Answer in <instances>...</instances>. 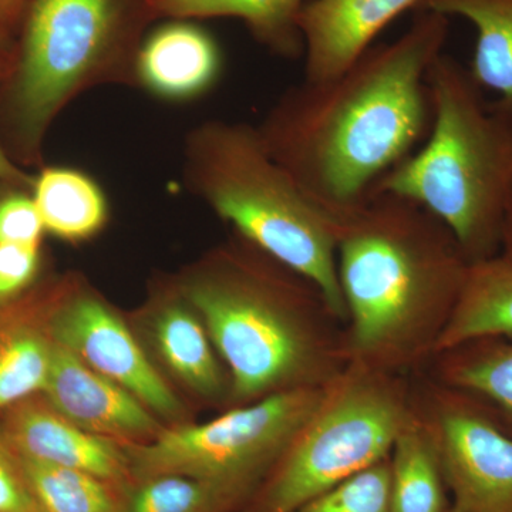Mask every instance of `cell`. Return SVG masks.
I'll list each match as a JSON object with an SVG mask.
<instances>
[{
	"label": "cell",
	"mask_w": 512,
	"mask_h": 512,
	"mask_svg": "<svg viewBox=\"0 0 512 512\" xmlns=\"http://www.w3.org/2000/svg\"><path fill=\"white\" fill-rule=\"evenodd\" d=\"M419 9L468 20L476 29L471 76L512 104V0H424Z\"/></svg>",
	"instance_id": "obj_22"
},
{
	"label": "cell",
	"mask_w": 512,
	"mask_h": 512,
	"mask_svg": "<svg viewBox=\"0 0 512 512\" xmlns=\"http://www.w3.org/2000/svg\"><path fill=\"white\" fill-rule=\"evenodd\" d=\"M46 232L70 244L90 241L106 228L110 205L92 175L73 167L42 168L32 187Z\"/></svg>",
	"instance_id": "obj_18"
},
{
	"label": "cell",
	"mask_w": 512,
	"mask_h": 512,
	"mask_svg": "<svg viewBox=\"0 0 512 512\" xmlns=\"http://www.w3.org/2000/svg\"><path fill=\"white\" fill-rule=\"evenodd\" d=\"M10 64H12V62L0 63V82H2L6 74H8ZM33 181H35V177L23 171L20 165L10 158L8 151L0 144V183L32 191Z\"/></svg>",
	"instance_id": "obj_29"
},
{
	"label": "cell",
	"mask_w": 512,
	"mask_h": 512,
	"mask_svg": "<svg viewBox=\"0 0 512 512\" xmlns=\"http://www.w3.org/2000/svg\"><path fill=\"white\" fill-rule=\"evenodd\" d=\"M0 512H37L18 454L0 436Z\"/></svg>",
	"instance_id": "obj_28"
},
{
	"label": "cell",
	"mask_w": 512,
	"mask_h": 512,
	"mask_svg": "<svg viewBox=\"0 0 512 512\" xmlns=\"http://www.w3.org/2000/svg\"><path fill=\"white\" fill-rule=\"evenodd\" d=\"M417 10L402 36L373 45L338 76L302 80L256 126L276 163L332 217L366 204L429 134L427 74L444 52L450 18Z\"/></svg>",
	"instance_id": "obj_1"
},
{
	"label": "cell",
	"mask_w": 512,
	"mask_h": 512,
	"mask_svg": "<svg viewBox=\"0 0 512 512\" xmlns=\"http://www.w3.org/2000/svg\"><path fill=\"white\" fill-rule=\"evenodd\" d=\"M413 410L402 373L349 362L265 478L249 512H295L389 457Z\"/></svg>",
	"instance_id": "obj_7"
},
{
	"label": "cell",
	"mask_w": 512,
	"mask_h": 512,
	"mask_svg": "<svg viewBox=\"0 0 512 512\" xmlns=\"http://www.w3.org/2000/svg\"><path fill=\"white\" fill-rule=\"evenodd\" d=\"M306 0H148L158 19L234 18L256 42L282 59L303 56L298 16Z\"/></svg>",
	"instance_id": "obj_20"
},
{
	"label": "cell",
	"mask_w": 512,
	"mask_h": 512,
	"mask_svg": "<svg viewBox=\"0 0 512 512\" xmlns=\"http://www.w3.org/2000/svg\"><path fill=\"white\" fill-rule=\"evenodd\" d=\"M37 512H119L123 491L84 471L18 456Z\"/></svg>",
	"instance_id": "obj_23"
},
{
	"label": "cell",
	"mask_w": 512,
	"mask_h": 512,
	"mask_svg": "<svg viewBox=\"0 0 512 512\" xmlns=\"http://www.w3.org/2000/svg\"><path fill=\"white\" fill-rule=\"evenodd\" d=\"M185 187L235 234L311 281L346 325L339 218L320 210L266 150L258 128L207 120L184 138Z\"/></svg>",
	"instance_id": "obj_6"
},
{
	"label": "cell",
	"mask_w": 512,
	"mask_h": 512,
	"mask_svg": "<svg viewBox=\"0 0 512 512\" xmlns=\"http://www.w3.org/2000/svg\"><path fill=\"white\" fill-rule=\"evenodd\" d=\"M389 460L390 512H450L436 437L416 399Z\"/></svg>",
	"instance_id": "obj_19"
},
{
	"label": "cell",
	"mask_w": 512,
	"mask_h": 512,
	"mask_svg": "<svg viewBox=\"0 0 512 512\" xmlns=\"http://www.w3.org/2000/svg\"><path fill=\"white\" fill-rule=\"evenodd\" d=\"M326 387L272 394L207 423L167 426L150 443L124 447L133 483L180 474L222 485L247 500L284 456Z\"/></svg>",
	"instance_id": "obj_8"
},
{
	"label": "cell",
	"mask_w": 512,
	"mask_h": 512,
	"mask_svg": "<svg viewBox=\"0 0 512 512\" xmlns=\"http://www.w3.org/2000/svg\"><path fill=\"white\" fill-rule=\"evenodd\" d=\"M389 457L346 478L295 512H390Z\"/></svg>",
	"instance_id": "obj_25"
},
{
	"label": "cell",
	"mask_w": 512,
	"mask_h": 512,
	"mask_svg": "<svg viewBox=\"0 0 512 512\" xmlns=\"http://www.w3.org/2000/svg\"><path fill=\"white\" fill-rule=\"evenodd\" d=\"M424 0H306L298 16L303 80L322 82L345 72L394 19Z\"/></svg>",
	"instance_id": "obj_14"
},
{
	"label": "cell",
	"mask_w": 512,
	"mask_h": 512,
	"mask_svg": "<svg viewBox=\"0 0 512 512\" xmlns=\"http://www.w3.org/2000/svg\"><path fill=\"white\" fill-rule=\"evenodd\" d=\"M40 394L80 429L123 447L150 443L167 427L134 394L94 372L56 342Z\"/></svg>",
	"instance_id": "obj_12"
},
{
	"label": "cell",
	"mask_w": 512,
	"mask_h": 512,
	"mask_svg": "<svg viewBox=\"0 0 512 512\" xmlns=\"http://www.w3.org/2000/svg\"><path fill=\"white\" fill-rule=\"evenodd\" d=\"M138 318L137 336L161 375L167 373L198 399L228 404L227 367L175 276L156 282Z\"/></svg>",
	"instance_id": "obj_11"
},
{
	"label": "cell",
	"mask_w": 512,
	"mask_h": 512,
	"mask_svg": "<svg viewBox=\"0 0 512 512\" xmlns=\"http://www.w3.org/2000/svg\"><path fill=\"white\" fill-rule=\"evenodd\" d=\"M436 357V382L474 397L512 434V338L463 343Z\"/></svg>",
	"instance_id": "obj_21"
},
{
	"label": "cell",
	"mask_w": 512,
	"mask_h": 512,
	"mask_svg": "<svg viewBox=\"0 0 512 512\" xmlns=\"http://www.w3.org/2000/svg\"><path fill=\"white\" fill-rule=\"evenodd\" d=\"M244 501L235 491L210 481L161 474L128 485L119 512H231Z\"/></svg>",
	"instance_id": "obj_24"
},
{
	"label": "cell",
	"mask_w": 512,
	"mask_h": 512,
	"mask_svg": "<svg viewBox=\"0 0 512 512\" xmlns=\"http://www.w3.org/2000/svg\"><path fill=\"white\" fill-rule=\"evenodd\" d=\"M13 52H15V45H13L10 35L0 29V63L12 62Z\"/></svg>",
	"instance_id": "obj_32"
},
{
	"label": "cell",
	"mask_w": 512,
	"mask_h": 512,
	"mask_svg": "<svg viewBox=\"0 0 512 512\" xmlns=\"http://www.w3.org/2000/svg\"><path fill=\"white\" fill-rule=\"evenodd\" d=\"M42 268L40 245L0 244V306L32 291Z\"/></svg>",
	"instance_id": "obj_27"
},
{
	"label": "cell",
	"mask_w": 512,
	"mask_h": 512,
	"mask_svg": "<svg viewBox=\"0 0 512 512\" xmlns=\"http://www.w3.org/2000/svg\"><path fill=\"white\" fill-rule=\"evenodd\" d=\"M0 436L18 456L84 471L121 491L133 484L123 446L80 429L42 394L0 414Z\"/></svg>",
	"instance_id": "obj_13"
},
{
	"label": "cell",
	"mask_w": 512,
	"mask_h": 512,
	"mask_svg": "<svg viewBox=\"0 0 512 512\" xmlns=\"http://www.w3.org/2000/svg\"><path fill=\"white\" fill-rule=\"evenodd\" d=\"M62 278L0 306V414L45 389L55 340L47 313Z\"/></svg>",
	"instance_id": "obj_16"
},
{
	"label": "cell",
	"mask_w": 512,
	"mask_h": 512,
	"mask_svg": "<svg viewBox=\"0 0 512 512\" xmlns=\"http://www.w3.org/2000/svg\"><path fill=\"white\" fill-rule=\"evenodd\" d=\"M32 0H0V29L12 35V30L22 25Z\"/></svg>",
	"instance_id": "obj_30"
},
{
	"label": "cell",
	"mask_w": 512,
	"mask_h": 512,
	"mask_svg": "<svg viewBox=\"0 0 512 512\" xmlns=\"http://www.w3.org/2000/svg\"><path fill=\"white\" fill-rule=\"evenodd\" d=\"M431 126L423 146L376 192L439 218L470 262L500 254L512 188V104L487 103L468 67L441 53L427 74Z\"/></svg>",
	"instance_id": "obj_4"
},
{
	"label": "cell",
	"mask_w": 512,
	"mask_h": 512,
	"mask_svg": "<svg viewBox=\"0 0 512 512\" xmlns=\"http://www.w3.org/2000/svg\"><path fill=\"white\" fill-rule=\"evenodd\" d=\"M47 326L57 345L134 394L165 426L187 423L180 396L154 365L136 330L79 274L63 276Z\"/></svg>",
	"instance_id": "obj_9"
},
{
	"label": "cell",
	"mask_w": 512,
	"mask_h": 512,
	"mask_svg": "<svg viewBox=\"0 0 512 512\" xmlns=\"http://www.w3.org/2000/svg\"><path fill=\"white\" fill-rule=\"evenodd\" d=\"M485 338H512V262L500 254L471 262L433 356Z\"/></svg>",
	"instance_id": "obj_17"
},
{
	"label": "cell",
	"mask_w": 512,
	"mask_h": 512,
	"mask_svg": "<svg viewBox=\"0 0 512 512\" xmlns=\"http://www.w3.org/2000/svg\"><path fill=\"white\" fill-rule=\"evenodd\" d=\"M45 232L32 191L0 183V244L40 245Z\"/></svg>",
	"instance_id": "obj_26"
},
{
	"label": "cell",
	"mask_w": 512,
	"mask_h": 512,
	"mask_svg": "<svg viewBox=\"0 0 512 512\" xmlns=\"http://www.w3.org/2000/svg\"><path fill=\"white\" fill-rule=\"evenodd\" d=\"M349 362L403 373L433 356L471 262L416 202L376 192L339 218Z\"/></svg>",
	"instance_id": "obj_3"
},
{
	"label": "cell",
	"mask_w": 512,
	"mask_h": 512,
	"mask_svg": "<svg viewBox=\"0 0 512 512\" xmlns=\"http://www.w3.org/2000/svg\"><path fill=\"white\" fill-rule=\"evenodd\" d=\"M500 255L512 262V188L507 202V210H505Z\"/></svg>",
	"instance_id": "obj_31"
},
{
	"label": "cell",
	"mask_w": 512,
	"mask_h": 512,
	"mask_svg": "<svg viewBox=\"0 0 512 512\" xmlns=\"http://www.w3.org/2000/svg\"><path fill=\"white\" fill-rule=\"evenodd\" d=\"M416 402L436 437L450 512H512V434L483 403L443 384Z\"/></svg>",
	"instance_id": "obj_10"
},
{
	"label": "cell",
	"mask_w": 512,
	"mask_h": 512,
	"mask_svg": "<svg viewBox=\"0 0 512 512\" xmlns=\"http://www.w3.org/2000/svg\"><path fill=\"white\" fill-rule=\"evenodd\" d=\"M222 72L217 40L194 20L168 19L148 30L136 62L137 89L167 103H188L214 89Z\"/></svg>",
	"instance_id": "obj_15"
},
{
	"label": "cell",
	"mask_w": 512,
	"mask_h": 512,
	"mask_svg": "<svg viewBox=\"0 0 512 512\" xmlns=\"http://www.w3.org/2000/svg\"><path fill=\"white\" fill-rule=\"evenodd\" d=\"M156 20L148 0H32L0 82V126L10 158L39 164L53 121L84 93L137 89L138 50Z\"/></svg>",
	"instance_id": "obj_5"
},
{
	"label": "cell",
	"mask_w": 512,
	"mask_h": 512,
	"mask_svg": "<svg viewBox=\"0 0 512 512\" xmlns=\"http://www.w3.org/2000/svg\"><path fill=\"white\" fill-rule=\"evenodd\" d=\"M229 376V407L332 383L349 365L345 323L298 272L234 234L175 275Z\"/></svg>",
	"instance_id": "obj_2"
}]
</instances>
